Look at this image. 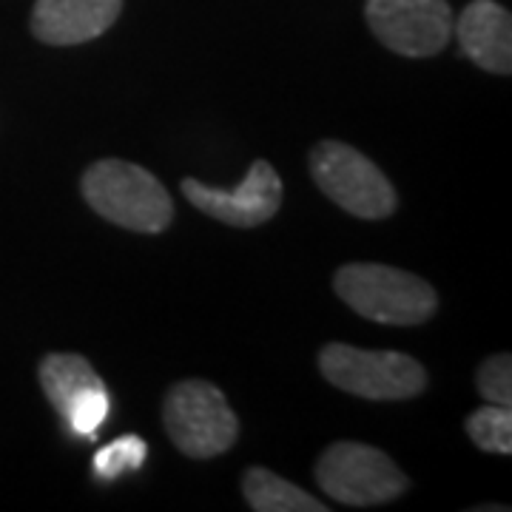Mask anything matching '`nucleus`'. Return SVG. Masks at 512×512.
Returning <instances> with one entry per match:
<instances>
[{"mask_svg": "<svg viewBox=\"0 0 512 512\" xmlns=\"http://www.w3.org/2000/svg\"><path fill=\"white\" fill-rule=\"evenodd\" d=\"M83 200L103 220L137 234H160L174 220V202L165 185L143 165L100 160L83 174Z\"/></svg>", "mask_w": 512, "mask_h": 512, "instance_id": "f257e3e1", "label": "nucleus"}, {"mask_svg": "<svg viewBox=\"0 0 512 512\" xmlns=\"http://www.w3.org/2000/svg\"><path fill=\"white\" fill-rule=\"evenodd\" d=\"M333 291L350 311L379 325H421L439 308V296L421 276L373 262L339 268Z\"/></svg>", "mask_w": 512, "mask_h": 512, "instance_id": "f03ea898", "label": "nucleus"}, {"mask_svg": "<svg viewBox=\"0 0 512 512\" xmlns=\"http://www.w3.org/2000/svg\"><path fill=\"white\" fill-rule=\"evenodd\" d=\"M319 370L333 387L370 402H402L416 399L427 387L424 367L396 350H362L330 342L319 353Z\"/></svg>", "mask_w": 512, "mask_h": 512, "instance_id": "7ed1b4c3", "label": "nucleus"}, {"mask_svg": "<svg viewBox=\"0 0 512 512\" xmlns=\"http://www.w3.org/2000/svg\"><path fill=\"white\" fill-rule=\"evenodd\" d=\"M168 439L188 458H214L234 447L239 419L217 384L188 379L168 390L163 404Z\"/></svg>", "mask_w": 512, "mask_h": 512, "instance_id": "20e7f679", "label": "nucleus"}, {"mask_svg": "<svg viewBox=\"0 0 512 512\" xmlns=\"http://www.w3.org/2000/svg\"><path fill=\"white\" fill-rule=\"evenodd\" d=\"M311 177L325 197L359 220H387L399 205L382 168L339 140H322L313 146Z\"/></svg>", "mask_w": 512, "mask_h": 512, "instance_id": "39448f33", "label": "nucleus"}, {"mask_svg": "<svg viewBox=\"0 0 512 512\" xmlns=\"http://www.w3.org/2000/svg\"><path fill=\"white\" fill-rule=\"evenodd\" d=\"M316 481L348 507H376L410 490V478L393 458L359 441H336L316 461Z\"/></svg>", "mask_w": 512, "mask_h": 512, "instance_id": "423d86ee", "label": "nucleus"}, {"mask_svg": "<svg viewBox=\"0 0 512 512\" xmlns=\"http://www.w3.org/2000/svg\"><path fill=\"white\" fill-rule=\"evenodd\" d=\"M40 387L74 436L94 439L109 419V390L80 353H49L40 362Z\"/></svg>", "mask_w": 512, "mask_h": 512, "instance_id": "0eeeda50", "label": "nucleus"}, {"mask_svg": "<svg viewBox=\"0 0 512 512\" xmlns=\"http://www.w3.org/2000/svg\"><path fill=\"white\" fill-rule=\"evenodd\" d=\"M367 26L390 52L433 57L453 37V12L447 0H367Z\"/></svg>", "mask_w": 512, "mask_h": 512, "instance_id": "6e6552de", "label": "nucleus"}, {"mask_svg": "<svg viewBox=\"0 0 512 512\" xmlns=\"http://www.w3.org/2000/svg\"><path fill=\"white\" fill-rule=\"evenodd\" d=\"M185 200L202 214L225 222L231 228H256L262 222L274 220L279 205H282V180L274 171V165L265 160H256L245 180L234 188H211L200 180H183Z\"/></svg>", "mask_w": 512, "mask_h": 512, "instance_id": "1a4fd4ad", "label": "nucleus"}, {"mask_svg": "<svg viewBox=\"0 0 512 512\" xmlns=\"http://www.w3.org/2000/svg\"><path fill=\"white\" fill-rule=\"evenodd\" d=\"M123 0H37L32 35L49 46H77L109 32Z\"/></svg>", "mask_w": 512, "mask_h": 512, "instance_id": "9d476101", "label": "nucleus"}, {"mask_svg": "<svg viewBox=\"0 0 512 512\" xmlns=\"http://www.w3.org/2000/svg\"><path fill=\"white\" fill-rule=\"evenodd\" d=\"M461 52L478 69L493 74L512 72V18L495 0H473L453 20Z\"/></svg>", "mask_w": 512, "mask_h": 512, "instance_id": "9b49d317", "label": "nucleus"}, {"mask_svg": "<svg viewBox=\"0 0 512 512\" xmlns=\"http://www.w3.org/2000/svg\"><path fill=\"white\" fill-rule=\"evenodd\" d=\"M242 495L248 507L256 512H325L328 507L316 501L311 493L299 490L265 467H251L242 476Z\"/></svg>", "mask_w": 512, "mask_h": 512, "instance_id": "f8f14e48", "label": "nucleus"}, {"mask_svg": "<svg viewBox=\"0 0 512 512\" xmlns=\"http://www.w3.org/2000/svg\"><path fill=\"white\" fill-rule=\"evenodd\" d=\"M467 436L484 453H498V456H510L512 453V413L510 407L490 404L476 410L467 419Z\"/></svg>", "mask_w": 512, "mask_h": 512, "instance_id": "ddd939ff", "label": "nucleus"}, {"mask_svg": "<svg viewBox=\"0 0 512 512\" xmlns=\"http://www.w3.org/2000/svg\"><path fill=\"white\" fill-rule=\"evenodd\" d=\"M148 456L146 441L137 436H123V439L111 441L103 450H97L92 461V470L97 478H117L131 470H140Z\"/></svg>", "mask_w": 512, "mask_h": 512, "instance_id": "4468645a", "label": "nucleus"}, {"mask_svg": "<svg viewBox=\"0 0 512 512\" xmlns=\"http://www.w3.org/2000/svg\"><path fill=\"white\" fill-rule=\"evenodd\" d=\"M478 393L490 404L510 407L512 404V359L510 353L490 356L476 373Z\"/></svg>", "mask_w": 512, "mask_h": 512, "instance_id": "2eb2a0df", "label": "nucleus"}]
</instances>
